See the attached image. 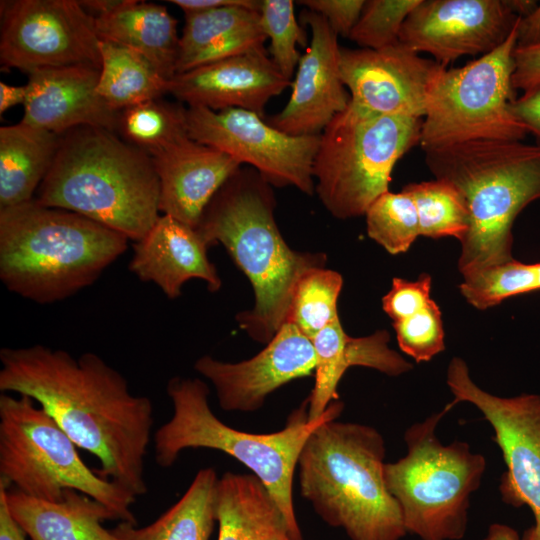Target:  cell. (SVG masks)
Instances as JSON below:
<instances>
[{"label":"cell","instance_id":"obj_1","mask_svg":"<svg viewBox=\"0 0 540 540\" xmlns=\"http://www.w3.org/2000/svg\"><path fill=\"white\" fill-rule=\"evenodd\" d=\"M0 390L33 399L100 462L96 473L135 497L147 492L145 457L153 406L133 395L124 376L92 352L74 358L36 344L0 350Z\"/></svg>","mask_w":540,"mask_h":540},{"label":"cell","instance_id":"obj_2","mask_svg":"<svg viewBox=\"0 0 540 540\" xmlns=\"http://www.w3.org/2000/svg\"><path fill=\"white\" fill-rule=\"evenodd\" d=\"M271 184L255 169L240 167L203 211L197 230L208 246L221 243L248 277L253 308L236 316L255 341L268 343L286 322L296 284L309 270L324 268L326 254L298 252L275 222Z\"/></svg>","mask_w":540,"mask_h":540},{"label":"cell","instance_id":"obj_3","mask_svg":"<svg viewBox=\"0 0 540 540\" xmlns=\"http://www.w3.org/2000/svg\"><path fill=\"white\" fill-rule=\"evenodd\" d=\"M128 238L76 212L35 199L0 209V280L38 304L91 286L128 247Z\"/></svg>","mask_w":540,"mask_h":540},{"label":"cell","instance_id":"obj_4","mask_svg":"<svg viewBox=\"0 0 540 540\" xmlns=\"http://www.w3.org/2000/svg\"><path fill=\"white\" fill-rule=\"evenodd\" d=\"M160 184L152 157L115 132L79 127L61 136L35 200L76 212L134 242L160 216Z\"/></svg>","mask_w":540,"mask_h":540},{"label":"cell","instance_id":"obj_5","mask_svg":"<svg viewBox=\"0 0 540 540\" xmlns=\"http://www.w3.org/2000/svg\"><path fill=\"white\" fill-rule=\"evenodd\" d=\"M385 441L375 428L336 419L320 424L298 458L300 494L350 540H401L400 507L384 479Z\"/></svg>","mask_w":540,"mask_h":540},{"label":"cell","instance_id":"obj_6","mask_svg":"<svg viewBox=\"0 0 540 540\" xmlns=\"http://www.w3.org/2000/svg\"><path fill=\"white\" fill-rule=\"evenodd\" d=\"M424 152L435 179L454 185L469 210L458 259L462 276L513 260L514 221L540 199V144L474 140Z\"/></svg>","mask_w":540,"mask_h":540},{"label":"cell","instance_id":"obj_7","mask_svg":"<svg viewBox=\"0 0 540 540\" xmlns=\"http://www.w3.org/2000/svg\"><path fill=\"white\" fill-rule=\"evenodd\" d=\"M209 387L199 378L174 377L167 384L173 414L154 433L156 463L172 466L188 448L219 450L248 467L263 483L279 509L291 540H303L293 504V478L300 452L309 435L323 422L337 419L340 400L309 421L307 399L294 410L285 428L269 434L234 429L219 420L209 406Z\"/></svg>","mask_w":540,"mask_h":540},{"label":"cell","instance_id":"obj_8","mask_svg":"<svg viewBox=\"0 0 540 540\" xmlns=\"http://www.w3.org/2000/svg\"><path fill=\"white\" fill-rule=\"evenodd\" d=\"M453 407L413 423L404 433L406 454L384 465V479L397 501L407 533L420 540H460L468 525L471 495L481 485L485 457L467 442L444 445L436 435Z\"/></svg>","mask_w":540,"mask_h":540},{"label":"cell","instance_id":"obj_9","mask_svg":"<svg viewBox=\"0 0 540 540\" xmlns=\"http://www.w3.org/2000/svg\"><path fill=\"white\" fill-rule=\"evenodd\" d=\"M422 121L380 114L351 100L320 134L315 191L336 218L365 215L389 189L397 161L420 142Z\"/></svg>","mask_w":540,"mask_h":540},{"label":"cell","instance_id":"obj_10","mask_svg":"<svg viewBox=\"0 0 540 540\" xmlns=\"http://www.w3.org/2000/svg\"><path fill=\"white\" fill-rule=\"evenodd\" d=\"M34 402L25 395H0V479L53 502L74 489L105 505L117 520L137 524L131 511L136 497L90 469L74 441Z\"/></svg>","mask_w":540,"mask_h":540},{"label":"cell","instance_id":"obj_11","mask_svg":"<svg viewBox=\"0 0 540 540\" xmlns=\"http://www.w3.org/2000/svg\"><path fill=\"white\" fill-rule=\"evenodd\" d=\"M518 20L498 48L465 66L441 72L422 121L419 144L423 151L474 140L522 141L529 134L509 109L515 100L512 75Z\"/></svg>","mask_w":540,"mask_h":540},{"label":"cell","instance_id":"obj_12","mask_svg":"<svg viewBox=\"0 0 540 540\" xmlns=\"http://www.w3.org/2000/svg\"><path fill=\"white\" fill-rule=\"evenodd\" d=\"M446 383L454 396L453 407L460 402L474 405L493 428V439L506 464L499 487L502 500L529 507L534 525L521 540H540V394H491L473 381L460 357L451 359Z\"/></svg>","mask_w":540,"mask_h":540},{"label":"cell","instance_id":"obj_13","mask_svg":"<svg viewBox=\"0 0 540 540\" xmlns=\"http://www.w3.org/2000/svg\"><path fill=\"white\" fill-rule=\"evenodd\" d=\"M95 19L76 0L1 1L0 61L32 71L67 66L100 69Z\"/></svg>","mask_w":540,"mask_h":540},{"label":"cell","instance_id":"obj_14","mask_svg":"<svg viewBox=\"0 0 540 540\" xmlns=\"http://www.w3.org/2000/svg\"><path fill=\"white\" fill-rule=\"evenodd\" d=\"M187 129L191 139L249 165L273 186H294L308 195L315 191L313 162L320 135L286 134L240 108L187 107Z\"/></svg>","mask_w":540,"mask_h":540},{"label":"cell","instance_id":"obj_15","mask_svg":"<svg viewBox=\"0 0 540 540\" xmlns=\"http://www.w3.org/2000/svg\"><path fill=\"white\" fill-rule=\"evenodd\" d=\"M339 67L356 105L380 114L421 119L431 89L446 66L421 57L399 41L377 50L340 47Z\"/></svg>","mask_w":540,"mask_h":540},{"label":"cell","instance_id":"obj_16","mask_svg":"<svg viewBox=\"0 0 540 540\" xmlns=\"http://www.w3.org/2000/svg\"><path fill=\"white\" fill-rule=\"evenodd\" d=\"M518 18L503 0H421L405 19L399 41L446 66L461 56L492 52Z\"/></svg>","mask_w":540,"mask_h":540},{"label":"cell","instance_id":"obj_17","mask_svg":"<svg viewBox=\"0 0 540 540\" xmlns=\"http://www.w3.org/2000/svg\"><path fill=\"white\" fill-rule=\"evenodd\" d=\"M312 340L291 323H284L256 356L238 363L209 355L197 359L194 369L214 386L225 411L252 412L282 385L315 371Z\"/></svg>","mask_w":540,"mask_h":540},{"label":"cell","instance_id":"obj_18","mask_svg":"<svg viewBox=\"0 0 540 540\" xmlns=\"http://www.w3.org/2000/svg\"><path fill=\"white\" fill-rule=\"evenodd\" d=\"M311 41L301 55L287 104L268 123L293 136L320 135L350 102L339 67L338 35L321 15L304 10Z\"/></svg>","mask_w":540,"mask_h":540},{"label":"cell","instance_id":"obj_19","mask_svg":"<svg viewBox=\"0 0 540 540\" xmlns=\"http://www.w3.org/2000/svg\"><path fill=\"white\" fill-rule=\"evenodd\" d=\"M291 82L262 48L175 74L168 93L188 107L240 108L264 117L268 101Z\"/></svg>","mask_w":540,"mask_h":540},{"label":"cell","instance_id":"obj_20","mask_svg":"<svg viewBox=\"0 0 540 540\" xmlns=\"http://www.w3.org/2000/svg\"><path fill=\"white\" fill-rule=\"evenodd\" d=\"M100 69L45 68L28 74L23 122L59 136L79 128L118 130L120 112L97 93Z\"/></svg>","mask_w":540,"mask_h":540},{"label":"cell","instance_id":"obj_21","mask_svg":"<svg viewBox=\"0 0 540 540\" xmlns=\"http://www.w3.org/2000/svg\"><path fill=\"white\" fill-rule=\"evenodd\" d=\"M159 178V210L197 228L204 209L241 167L227 154L190 137L150 155Z\"/></svg>","mask_w":540,"mask_h":540},{"label":"cell","instance_id":"obj_22","mask_svg":"<svg viewBox=\"0 0 540 540\" xmlns=\"http://www.w3.org/2000/svg\"><path fill=\"white\" fill-rule=\"evenodd\" d=\"M208 248L196 228L162 214L134 243L128 268L141 281L156 284L169 299L179 297L190 279L203 280L216 292L222 281L208 258Z\"/></svg>","mask_w":540,"mask_h":540},{"label":"cell","instance_id":"obj_23","mask_svg":"<svg viewBox=\"0 0 540 540\" xmlns=\"http://www.w3.org/2000/svg\"><path fill=\"white\" fill-rule=\"evenodd\" d=\"M385 330L365 337H351L344 331L339 317L312 339L316 355L315 384L307 398L309 421L319 419L330 403L339 400L337 386L352 366L378 370L388 376L407 373L413 365L388 346Z\"/></svg>","mask_w":540,"mask_h":540},{"label":"cell","instance_id":"obj_24","mask_svg":"<svg viewBox=\"0 0 540 540\" xmlns=\"http://www.w3.org/2000/svg\"><path fill=\"white\" fill-rule=\"evenodd\" d=\"M9 512L31 540H117L103 526L117 520L102 503L74 489L63 499L48 501L18 490H6Z\"/></svg>","mask_w":540,"mask_h":540},{"label":"cell","instance_id":"obj_25","mask_svg":"<svg viewBox=\"0 0 540 540\" xmlns=\"http://www.w3.org/2000/svg\"><path fill=\"white\" fill-rule=\"evenodd\" d=\"M94 19L100 40L138 52L167 80L176 74L180 51L178 21L166 6L123 0L116 9Z\"/></svg>","mask_w":540,"mask_h":540},{"label":"cell","instance_id":"obj_26","mask_svg":"<svg viewBox=\"0 0 540 540\" xmlns=\"http://www.w3.org/2000/svg\"><path fill=\"white\" fill-rule=\"evenodd\" d=\"M60 139L22 120L0 128V209L35 198L52 166Z\"/></svg>","mask_w":540,"mask_h":540},{"label":"cell","instance_id":"obj_27","mask_svg":"<svg viewBox=\"0 0 540 540\" xmlns=\"http://www.w3.org/2000/svg\"><path fill=\"white\" fill-rule=\"evenodd\" d=\"M217 509V540H279L288 535L279 509L255 475L224 473L218 481Z\"/></svg>","mask_w":540,"mask_h":540},{"label":"cell","instance_id":"obj_28","mask_svg":"<svg viewBox=\"0 0 540 540\" xmlns=\"http://www.w3.org/2000/svg\"><path fill=\"white\" fill-rule=\"evenodd\" d=\"M218 481L213 468L197 472L183 496L149 525L120 521L117 540H210L218 525Z\"/></svg>","mask_w":540,"mask_h":540},{"label":"cell","instance_id":"obj_29","mask_svg":"<svg viewBox=\"0 0 540 540\" xmlns=\"http://www.w3.org/2000/svg\"><path fill=\"white\" fill-rule=\"evenodd\" d=\"M99 96L115 111L168 93L169 80L138 52L100 40Z\"/></svg>","mask_w":540,"mask_h":540},{"label":"cell","instance_id":"obj_30","mask_svg":"<svg viewBox=\"0 0 540 540\" xmlns=\"http://www.w3.org/2000/svg\"><path fill=\"white\" fill-rule=\"evenodd\" d=\"M117 131L151 155L189 137L187 108L162 97L147 100L120 111Z\"/></svg>","mask_w":540,"mask_h":540},{"label":"cell","instance_id":"obj_31","mask_svg":"<svg viewBox=\"0 0 540 540\" xmlns=\"http://www.w3.org/2000/svg\"><path fill=\"white\" fill-rule=\"evenodd\" d=\"M416 206L420 235L453 237L461 242L470 228V215L460 191L441 179L409 183L402 189Z\"/></svg>","mask_w":540,"mask_h":540},{"label":"cell","instance_id":"obj_32","mask_svg":"<svg viewBox=\"0 0 540 540\" xmlns=\"http://www.w3.org/2000/svg\"><path fill=\"white\" fill-rule=\"evenodd\" d=\"M342 286L343 278L336 271L325 268L309 270L295 286L286 322L312 340L338 318L337 300Z\"/></svg>","mask_w":540,"mask_h":540},{"label":"cell","instance_id":"obj_33","mask_svg":"<svg viewBox=\"0 0 540 540\" xmlns=\"http://www.w3.org/2000/svg\"><path fill=\"white\" fill-rule=\"evenodd\" d=\"M365 216L369 237L392 255L407 252L420 236L416 206L403 190L381 194Z\"/></svg>","mask_w":540,"mask_h":540},{"label":"cell","instance_id":"obj_34","mask_svg":"<svg viewBox=\"0 0 540 540\" xmlns=\"http://www.w3.org/2000/svg\"><path fill=\"white\" fill-rule=\"evenodd\" d=\"M259 25V11L243 6H227L185 13L176 73L182 63L212 42Z\"/></svg>","mask_w":540,"mask_h":540},{"label":"cell","instance_id":"obj_35","mask_svg":"<svg viewBox=\"0 0 540 540\" xmlns=\"http://www.w3.org/2000/svg\"><path fill=\"white\" fill-rule=\"evenodd\" d=\"M260 27L270 40L269 53L273 63L291 80L301 55L297 44L304 46L305 31L299 25L292 0H261Z\"/></svg>","mask_w":540,"mask_h":540},{"label":"cell","instance_id":"obj_36","mask_svg":"<svg viewBox=\"0 0 540 540\" xmlns=\"http://www.w3.org/2000/svg\"><path fill=\"white\" fill-rule=\"evenodd\" d=\"M465 300L485 310L517 295L530 293L527 264L516 259L463 276L459 286Z\"/></svg>","mask_w":540,"mask_h":540},{"label":"cell","instance_id":"obj_37","mask_svg":"<svg viewBox=\"0 0 540 540\" xmlns=\"http://www.w3.org/2000/svg\"><path fill=\"white\" fill-rule=\"evenodd\" d=\"M421 0H369L349 38L364 49H382L399 42L402 25Z\"/></svg>","mask_w":540,"mask_h":540},{"label":"cell","instance_id":"obj_38","mask_svg":"<svg viewBox=\"0 0 540 540\" xmlns=\"http://www.w3.org/2000/svg\"><path fill=\"white\" fill-rule=\"evenodd\" d=\"M401 351L416 362H427L445 350L442 313L432 299L424 308L393 322Z\"/></svg>","mask_w":540,"mask_h":540},{"label":"cell","instance_id":"obj_39","mask_svg":"<svg viewBox=\"0 0 540 540\" xmlns=\"http://www.w3.org/2000/svg\"><path fill=\"white\" fill-rule=\"evenodd\" d=\"M266 39L267 37L263 33L260 25L229 34L212 42L192 55L178 67L176 74L198 66L265 48L264 43Z\"/></svg>","mask_w":540,"mask_h":540},{"label":"cell","instance_id":"obj_40","mask_svg":"<svg viewBox=\"0 0 540 540\" xmlns=\"http://www.w3.org/2000/svg\"><path fill=\"white\" fill-rule=\"evenodd\" d=\"M432 277L421 274L417 280H392L391 289L382 298L384 312L393 322L407 318L424 308L431 300Z\"/></svg>","mask_w":540,"mask_h":540},{"label":"cell","instance_id":"obj_41","mask_svg":"<svg viewBox=\"0 0 540 540\" xmlns=\"http://www.w3.org/2000/svg\"><path fill=\"white\" fill-rule=\"evenodd\" d=\"M297 3L324 17L331 29L344 37H349L365 5L364 0H302Z\"/></svg>","mask_w":540,"mask_h":540},{"label":"cell","instance_id":"obj_42","mask_svg":"<svg viewBox=\"0 0 540 540\" xmlns=\"http://www.w3.org/2000/svg\"><path fill=\"white\" fill-rule=\"evenodd\" d=\"M515 69L512 75L514 89L525 92L540 85V44L517 47L513 53Z\"/></svg>","mask_w":540,"mask_h":540},{"label":"cell","instance_id":"obj_43","mask_svg":"<svg viewBox=\"0 0 540 540\" xmlns=\"http://www.w3.org/2000/svg\"><path fill=\"white\" fill-rule=\"evenodd\" d=\"M512 116L540 139V85L509 104Z\"/></svg>","mask_w":540,"mask_h":540},{"label":"cell","instance_id":"obj_44","mask_svg":"<svg viewBox=\"0 0 540 540\" xmlns=\"http://www.w3.org/2000/svg\"><path fill=\"white\" fill-rule=\"evenodd\" d=\"M169 2L181 8L184 14L227 6H243L259 11L261 5V1L257 0H170Z\"/></svg>","mask_w":540,"mask_h":540},{"label":"cell","instance_id":"obj_45","mask_svg":"<svg viewBox=\"0 0 540 540\" xmlns=\"http://www.w3.org/2000/svg\"><path fill=\"white\" fill-rule=\"evenodd\" d=\"M8 487L9 484L0 479V540H25V532L13 519L7 506Z\"/></svg>","mask_w":540,"mask_h":540},{"label":"cell","instance_id":"obj_46","mask_svg":"<svg viewBox=\"0 0 540 540\" xmlns=\"http://www.w3.org/2000/svg\"><path fill=\"white\" fill-rule=\"evenodd\" d=\"M540 44V3L528 16L519 17L517 24V47Z\"/></svg>","mask_w":540,"mask_h":540},{"label":"cell","instance_id":"obj_47","mask_svg":"<svg viewBox=\"0 0 540 540\" xmlns=\"http://www.w3.org/2000/svg\"><path fill=\"white\" fill-rule=\"evenodd\" d=\"M27 97V87L13 86L0 82V114L18 104H23Z\"/></svg>","mask_w":540,"mask_h":540},{"label":"cell","instance_id":"obj_48","mask_svg":"<svg viewBox=\"0 0 540 540\" xmlns=\"http://www.w3.org/2000/svg\"><path fill=\"white\" fill-rule=\"evenodd\" d=\"M483 540H521V537L513 527L494 523L489 526Z\"/></svg>","mask_w":540,"mask_h":540},{"label":"cell","instance_id":"obj_49","mask_svg":"<svg viewBox=\"0 0 540 540\" xmlns=\"http://www.w3.org/2000/svg\"><path fill=\"white\" fill-rule=\"evenodd\" d=\"M506 3L511 11L521 18L531 14L538 5L537 1L534 0H508Z\"/></svg>","mask_w":540,"mask_h":540},{"label":"cell","instance_id":"obj_50","mask_svg":"<svg viewBox=\"0 0 540 540\" xmlns=\"http://www.w3.org/2000/svg\"><path fill=\"white\" fill-rule=\"evenodd\" d=\"M279 540H291L288 535L283 536Z\"/></svg>","mask_w":540,"mask_h":540},{"label":"cell","instance_id":"obj_51","mask_svg":"<svg viewBox=\"0 0 540 540\" xmlns=\"http://www.w3.org/2000/svg\"><path fill=\"white\" fill-rule=\"evenodd\" d=\"M536 143H539V144H540V139H536Z\"/></svg>","mask_w":540,"mask_h":540}]
</instances>
